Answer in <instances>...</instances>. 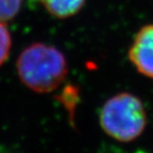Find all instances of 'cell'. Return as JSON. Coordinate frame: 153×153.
<instances>
[{
    "label": "cell",
    "instance_id": "4",
    "mask_svg": "<svg viewBox=\"0 0 153 153\" xmlns=\"http://www.w3.org/2000/svg\"><path fill=\"white\" fill-rule=\"evenodd\" d=\"M49 13L58 18H68L81 10L85 0H40Z\"/></svg>",
    "mask_w": 153,
    "mask_h": 153
},
{
    "label": "cell",
    "instance_id": "1",
    "mask_svg": "<svg viewBox=\"0 0 153 153\" xmlns=\"http://www.w3.org/2000/svg\"><path fill=\"white\" fill-rule=\"evenodd\" d=\"M17 72L27 88L45 94L56 90L62 84L68 73V66L60 50L43 43H35L20 54Z\"/></svg>",
    "mask_w": 153,
    "mask_h": 153
},
{
    "label": "cell",
    "instance_id": "2",
    "mask_svg": "<svg viewBox=\"0 0 153 153\" xmlns=\"http://www.w3.org/2000/svg\"><path fill=\"white\" fill-rule=\"evenodd\" d=\"M100 123L108 136L120 142H130L144 131L147 114L138 97L120 93L108 99L102 105Z\"/></svg>",
    "mask_w": 153,
    "mask_h": 153
},
{
    "label": "cell",
    "instance_id": "6",
    "mask_svg": "<svg viewBox=\"0 0 153 153\" xmlns=\"http://www.w3.org/2000/svg\"><path fill=\"white\" fill-rule=\"evenodd\" d=\"M11 49V36L6 26L0 21V66L7 60Z\"/></svg>",
    "mask_w": 153,
    "mask_h": 153
},
{
    "label": "cell",
    "instance_id": "3",
    "mask_svg": "<svg viewBox=\"0 0 153 153\" xmlns=\"http://www.w3.org/2000/svg\"><path fill=\"white\" fill-rule=\"evenodd\" d=\"M128 59L140 74L153 79V24L141 27L135 34Z\"/></svg>",
    "mask_w": 153,
    "mask_h": 153
},
{
    "label": "cell",
    "instance_id": "5",
    "mask_svg": "<svg viewBox=\"0 0 153 153\" xmlns=\"http://www.w3.org/2000/svg\"><path fill=\"white\" fill-rule=\"evenodd\" d=\"M23 0H0V21H8L19 12Z\"/></svg>",
    "mask_w": 153,
    "mask_h": 153
}]
</instances>
